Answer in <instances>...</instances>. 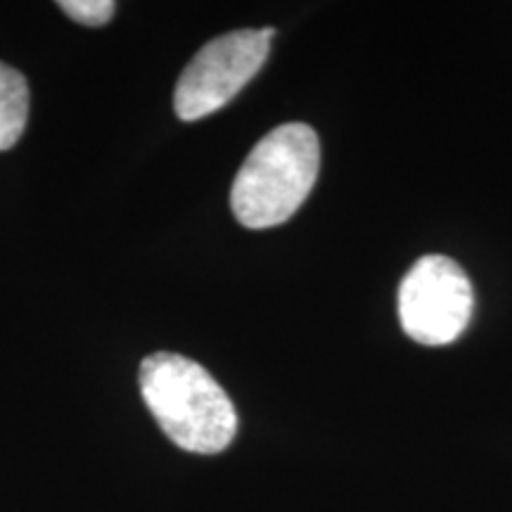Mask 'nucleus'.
Here are the masks:
<instances>
[{
    "instance_id": "obj_1",
    "label": "nucleus",
    "mask_w": 512,
    "mask_h": 512,
    "mask_svg": "<svg viewBox=\"0 0 512 512\" xmlns=\"http://www.w3.org/2000/svg\"><path fill=\"white\" fill-rule=\"evenodd\" d=\"M140 394L183 451L221 453L238 432V413L226 389L200 363L171 351H157L140 363Z\"/></svg>"
},
{
    "instance_id": "obj_2",
    "label": "nucleus",
    "mask_w": 512,
    "mask_h": 512,
    "mask_svg": "<svg viewBox=\"0 0 512 512\" xmlns=\"http://www.w3.org/2000/svg\"><path fill=\"white\" fill-rule=\"evenodd\" d=\"M320 143L311 126L273 128L249 152L230 190V207L245 228L261 230L290 221L316 185Z\"/></svg>"
},
{
    "instance_id": "obj_3",
    "label": "nucleus",
    "mask_w": 512,
    "mask_h": 512,
    "mask_svg": "<svg viewBox=\"0 0 512 512\" xmlns=\"http://www.w3.org/2000/svg\"><path fill=\"white\" fill-rule=\"evenodd\" d=\"M475 311L467 273L444 254H427L403 275L399 320L408 337L425 347H446L463 335Z\"/></svg>"
},
{
    "instance_id": "obj_4",
    "label": "nucleus",
    "mask_w": 512,
    "mask_h": 512,
    "mask_svg": "<svg viewBox=\"0 0 512 512\" xmlns=\"http://www.w3.org/2000/svg\"><path fill=\"white\" fill-rule=\"evenodd\" d=\"M273 36L275 29H238L209 41L176 83L178 119L197 121L228 105L264 67Z\"/></svg>"
},
{
    "instance_id": "obj_5",
    "label": "nucleus",
    "mask_w": 512,
    "mask_h": 512,
    "mask_svg": "<svg viewBox=\"0 0 512 512\" xmlns=\"http://www.w3.org/2000/svg\"><path fill=\"white\" fill-rule=\"evenodd\" d=\"M29 119V86L22 72L0 62V150L22 138Z\"/></svg>"
},
{
    "instance_id": "obj_6",
    "label": "nucleus",
    "mask_w": 512,
    "mask_h": 512,
    "mask_svg": "<svg viewBox=\"0 0 512 512\" xmlns=\"http://www.w3.org/2000/svg\"><path fill=\"white\" fill-rule=\"evenodd\" d=\"M57 8L64 10V15H69L83 27H102L114 17L117 3H112V0H60Z\"/></svg>"
}]
</instances>
